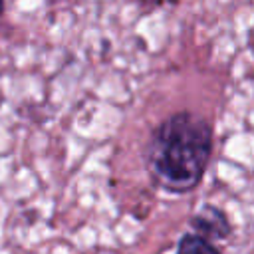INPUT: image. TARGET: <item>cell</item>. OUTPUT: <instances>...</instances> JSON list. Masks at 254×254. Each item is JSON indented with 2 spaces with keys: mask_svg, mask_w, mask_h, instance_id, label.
Returning <instances> with one entry per match:
<instances>
[{
  "mask_svg": "<svg viewBox=\"0 0 254 254\" xmlns=\"http://www.w3.org/2000/svg\"><path fill=\"white\" fill-rule=\"evenodd\" d=\"M212 155V127L192 113L177 111L163 119L145 145V165L151 179L169 192L192 190Z\"/></svg>",
  "mask_w": 254,
  "mask_h": 254,
  "instance_id": "1",
  "label": "cell"
},
{
  "mask_svg": "<svg viewBox=\"0 0 254 254\" xmlns=\"http://www.w3.org/2000/svg\"><path fill=\"white\" fill-rule=\"evenodd\" d=\"M190 226L194 228V234H198L206 240H224L232 232V226H230L226 214L214 204H204L190 218Z\"/></svg>",
  "mask_w": 254,
  "mask_h": 254,
  "instance_id": "2",
  "label": "cell"
},
{
  "mask_svg": "<svg viewBox=\"0 0 254 254\" xmlns=\"http://www.w3.org/2000/svg\"><path fill=\"white\" fill-rule=\"evenodd\" d=\"M177 254H220V252L210 240H206L194 232H189V234L181 236V240L177 244Z\"/></svg>",
  "mask_w": 254,
  "mask_h": 254,
  "instance_id": "3",
  "label": "cell"
},
{
  "mask_svg": "<svg viewBox=\"0 0 254 254\" xmlns=\"http://www.w3.org/2000/svg\"><path fill=\"white\" fill-rule=\"evenodd\" d=\"M4 14V2H0V16Z\"/></svg>",
  "mask_w": 254,
  "mask_h": 254,
  "instance_id": "4",
  "label": "cell"
}]
</instances>
